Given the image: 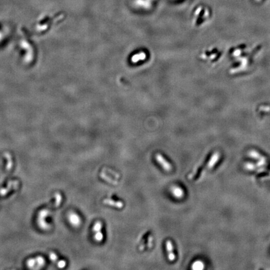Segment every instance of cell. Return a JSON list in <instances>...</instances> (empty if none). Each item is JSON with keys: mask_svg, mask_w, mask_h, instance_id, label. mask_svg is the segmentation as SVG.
<instances>
[{"mask_svg": "<svg viewBox=\"0 0 270 270\" xmlns=\"http://www.w3.org/2000/svg\"><path fill=\"white\" fill-rule=\"evenodd\" d=\"M219 158H220V154L218 152L214 153L211 156V157L210 158V159L209 160L208 162L207 163V164H206L205 167L201 169L199 176L200 178L204 176L205 174L209 172V171L211 170L214 167V165H215L216 163L218 162V160H219Z\"/></svg>", "mask_w": 270, "mask_h": 270, "instance_id": "1", "label": "cell"}, {"mask_svg": "<svg viewBox=\"0 0 270 270\" xmlns=\"http://www.w3.org/2000/svg\"><path fill=\"white\" fill-rule=\"evenodd\" d=\"M101 228L102 224L100 221H97L94 224L93 228V231L94 233V238L98 242H101L103 239V235L101 232Z\"/></svg>", "mask_w": 270, "mask_h": 270, "instance_id": "2", "label": "cell"}, {"mask_svg": "<svg viewBox=\"0 0 270 270\" xmlns=\"http://www.w3.org/2000/svg\"><path fill=\"white\" fill-rule=\"evenodd\" d=\"M156 160L158 163L161 166V167L165 171H166V172H170V171L172 169V165L163 156L162 154L160 153L156 154Z\"/></svg>", "mask_w": 270, "mask_h": 270, "instance_id": "3", "label": "cell"}, {"mask_svg": "<svg viewBox=\"0 0 270 270\" xmlns=\"http://www.w3.org/2000/svg\"><path fill=\"white\" fill-rule=\"evenodd\" d=\"M27 264L30 268H39L44 266L45 260L42 257H37L35 259L29 260Z\"/></svg>", "mask_w": 270, "mask_h": 270, "instance_id": "4", "label": "cell"}, {"mask_svg": "<svg viewBox=\"0 0 270 270\" xmlns=\"http://www.w3.org/2000/svg\"><path fill=\"white\" fill-rule=\"evenodd\" d=\"M166 251L168 253V258L170 261H173L176 258V256L174 255L173 251V245L172 242L170 240H168L166 243Z\"/></svg>", "mask_w": 270, "mask_h": 270, "instance_id": "5", "label": "cell"}, {"mask_svg": "<svg viewBox=\"0 0 270 270\" xmlns=\"http://www.w3.org/2000/svg\"><path fill=\"white\" fill-rule=\"evenodd\" d=\"M153 238L152 236L149 235L148 237L146 238L145 239L142 241L141 243L140 244V248H139V249L140 251H143V250L145 249L146 248H151L152 247L153 245Z\"/></svg>", "mask_w": 270, "mask_h": 270, "instance_id": "6", "label": "cell"}, {"mask_svg": "<svg viewBox=\"0 0 270 270\" xmlns=\"http://www.w3.org/2000/svg\"><path fill=\"white\" fill-rule=\"evenodd\" d=\"M171 191H172L173 195L178 199H181V198H183L185 196V192L181 188L179 187L178 186H174L171 189Z\"/></svg>", "mask_w": 270, "mask_h": 270, "instance_id": "7", "label": "cell"}, {"mask_svg": "<svg viewBox=\"0 0 270 270\" xmlns=\"http://www.w3.org/2000/svg\"><path fill=\"white\" fill-rule=\"evenodd\" d=\"M68 220L71 225H73L74 226H78L81 223V218L77 214L74 213H71L69 214Z\"/></svg>", "mask_w": 270, "mask_h": 270, "instance_id": "8", "label": "cell"}, {"mask_svg": "<svg viewBox=\"0 0 270 270\" xmlns=\"http://www.w3.org/2000/svg\"><path fill=\"white\" fill-rule=\"evenodd\" d=\"M103 203H104L106 205L112 206L117 208H122L124 206L123 202L120 201H114L112 199H106L103 201Z\"/></svg>", "mask_w": 270, "mask_h": 270, "instance_id": "9", "label": "cell"}, {"mask_svg": "<svg viewBox=\"0 0 270 270\" xmlns=\"http://www.w3.org/2000/svg\"><path fill=\"white\" fill-rule=\"evenodd\" d=\"M205 268L203 262L200 260H197L194 261L191 266V268L194 270H201Z\"/></svg>", "mask_w": 270, "mask_h": 270, "instance_id": "10", "label": "cell"}, {"mask_svg": "<svg viewBox=\"0 0 270 270\" xmlns=\"http://www.w3.org/2000/svg\"><path fill=\"white\" fill-rule=\"evenodd\" d=\"M102 177H103V178H105V179L107 180V181H109V182H110L111 183H112V184H113V185H115V184H117V183H118V182H117V181L112 180V178H110V177L106 176L105 175V174H103V175L102 176Z\"/></svg>", "mask_w": 270, "mask_h": 270, "instance_id": "11", "label": "cell"}, {"mask_svg": "<svg viewBox=\"0 0 270 270\" xmlns=\"http://www.w3.org/2000/svg\"><path fill=\"white\" fill-rule=\"evenodd\" d=\"M50 258L51 260V261H52L55 262L58 259V256H56V254H54L53 253H51V254H50Z\"/></svg>", "mask_w": 270, "mask_h": 270, "instance_id": "12", "label": "cell"}, {"mask_svg": "<svg viewBox=\"0 0 270 270\" xmlns=\"http://www.w3.org/2000/svg\"><path fill=\"white\" fill-rule=\"evenodd\" d=\"M58 266L59 268H64L66 266V262L65 261H63V260L59 261L58 263Z\"/></svg>", "mask_w": 270, "mask_h": 270, "instance_id": "13", "label": "cell"}]
</instances>
